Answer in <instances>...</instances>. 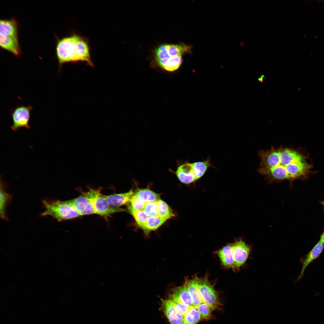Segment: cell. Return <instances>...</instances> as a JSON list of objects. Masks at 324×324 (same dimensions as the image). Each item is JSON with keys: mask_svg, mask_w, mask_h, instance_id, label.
I'll list each match as a JSON object with an SVG mask.
<instances>
[{"mask_svg": "<svg viewBox=\"0 0 324 324\" xmlns=\"http://www.w3.org/2000/svg\"><path fill=\"white\" fill-rule=\"evenodd\" d=\"M18 24L14 19L1 20L0 21V34L18 40Z\"/></svg>", "mask_w": 324, "mask_h": 324, "instance_id": "13", "label": "cell"}, {"mask_svg": "<svg viewBox=\"0 0 324 324\" xmlns=\"http://www.w3.org/2000/svg\"><path fill=\"white\" fill-rule=\"evenodd\" d=\"M172 301L173 302L175 308L178 312L183 316L187 313L190 307L183 303L178 302Z\"/></svg>", "mask_w": 324, "mask_h": 324, "instance_id": "30", "label": "cell"}, {"mask_svg": "<svg viewBox=\"0 0 324 324\" xmlns=\"http://www.w3.org/2000/svg\"><path fill=\"white\" fill-rule=\"evenodd\" d=\"M156 202L158 217L169 219L175 216L172 210L165 202L160 199Z\"/></svg>", "mask_w": 324, "mask_h": 324, "instance_id": "25", "label": "cell"}, {"mask_svg": "<svg viewBox=\"0 0 324 324\" xmlns=\"http://www.w3.org/2000/svg\"><path fill=\"white\" fill-rule=\"evenodd\" d=\"M319 241L324 243V231L321 236L320 238Z\"/></svg>", "mask_w": 324, "mask_h": 324, "instance_id": "31", "label": "cell"}, {"mask_svg": "<svg viewBox=\"0 0 324 324\" xmlns=\"http://www.w3.org/2000/svg\"><path fill=\"white\" fill-rule=\"evenodd\" d=\"M168 54V59L172 57L182 56L189 50V47L185 45L174 44H165Z\"/></svg>", "mask_w": 324, "mask_h": 324, "instance_id": "20", "label": "cell"}, {"mask_svg": "<svg viewBox=\"0 0 324 324\" xmlns=\"http://www.w3.org/2000/svg\"><path fill=\"white\" fill-rule=\"evenodd\" d=\"M201 280L196 276L193 278L185 279L184 285L191 297L193 307H195L204 302L199 293L198 287Z\"/></svg>", "mask_w": 324, "mask_h": 324, "instance_id": "11", "label": "cell"}, {"mask_svg": "<svg viewBox=\"0 0 324 324\" xmlns=\"http://www.w3.org/2000/svg\"><path fill=\"white\" fill-rule=\"evenodd\" d=\"M56 53L60 68L63 64L83 62L93 67L88 39L75 33L58 39Z\"/></svg>", "mask_w": 324, "mask_h": 324, "instance_id": "2", "label": "cell"}, {"mask_svg": "<svg viewBox=\"0 0 324 324\" xmlns=\"http://www.w3.org/2000/svg\"><path fill=\"white\" fill-rule=\"evenodd\" d=\"M143 210L149 217H158L156 201L146 202Z\"/></svg>", "mask_w": 324, "mask_h": 324, "instance_id": "29", "label": "cell"}, {"mask_svg": "<svg viewBox=\"0 0 324 324\" xmlns=\"http://www.w3.org/2000/svg\"><path fill=\"white\" fill-rule=\"evenodd\" d=\"M83 194L87 197L91 201L96 212V214L106 219L112 214L119 212L124 211L123 209L113 207L110 206L101 192V188L98 189L88 188Z\"/></svg>", "mask_w": 324, "mask_h": 324, "instance_id": "4", "label": "cell"}, {"mask_svg": "<svg viewBox=\"0 0 324 324\" xmlns=\"http://www.w3.org/2000/svg\"><path fill=\"white\" fill-rule=\"evenodd\" d=\"M0 45L2 49L18 56L21 52L18 40L0 34Z\"/></svg>", "mask_w": 324, "mask_h": 324, "instance_id": "17", "label": "cell"}, {"mask_svg": "<svg viewBox=\"0 0 324 324\" xmlns=\"http://www.w3.org/2000/svg\"><path fill=\"white\" fill-rule=\"evenodd\" d=\"M200 296L204 302L215 310L220 305L218 296L214 286L206 277L201 280L198 287Z\"/></svg>", "mask_w": 324, "mask_h": 324, "instance_id": "6", "label": "cell"}, {"mask_svg": "<svg viewBox=\"0 0 324 324\" xmlns=\"http://www.w3.org/2000/svg\"><path fill=\"white\" fill-rule=\"evenodd\" d=\"M195 170V176L196 181L201 178L211 165L209 160L202 161L192 163Z\"/></svg>", "mask_w": 324, "mask_h": 324, "instance_id": "24", "label": "cell"}, {"mask_svg": "<svg viewBox=\"0 0 324 324\" xmlns=\"http://www.w3.org/2000/svg\"><path fill=\"white\" fill-rule=\"evenodd\" d=\"M324 248V243L319 241L309 253L303 262L301 272L297 278V280H300L302 277L306 268L310 262L320 256Z\"/></svg>", "mask_w": 324, "mask_h": 324, "instance_id": "18", "label": "cell"}, {"mask_svg": "<svg viewBox=\"0 0 324 324\" xmlns=\"http://www.w3.org/2000/svg\"><path fill=\"white\" fill-rule=\"evenodd\" d=\"M134 195L132 190L124 193L116 194L109 195H104L109 204L116 208L128 203Z\"/></svg>", "mask_w": 324, "mask_h": 324, "instance_id": "16", "label": "cell"}, {"mask_svg": "<svg viewBox=\"0 0 324 324\" xmlns=\"http://www.w3.org/2000/svg\"><path fill=\"white\" fill-rule=\"evenodd\" d=\"M168 219L167 218L160 217H148L145 232L147 233L150 231L156 230Z\"/></svg>", "mask_w": 324, "mask_h": 324, "instance_id": "23", "label": "cell"}, {"mask_svg": "<svg viewBox=\"0 0 324 324\" xmlns=\"http://www.w3.org/2000/svg\"><path fill=\"white\" fill-rule=\"evenodd\" d=\"M168 299L183 303L188 306L193 307L191 297L184 285L176 287L172 290Z\"/></svg>", "mask_w": 324, "mask_h": 324, "instance_id": "12", "label": "cell"}, {"mask_svg": "<svg viewBox=\"0 0 324 324\" xmlns=\"http://www.w3.org/2000/svg\"><path fill=\"white\" fill-rule=\"evenodd\" d=\"M68 201L81 216L96 214L91 201L83 194Z\"/></svg>", "mask_w": 324, "mask_h": 324, "instance_id": "10", "label": "cell"}, {"mask_svg": "<svg viewBox=\"0 0 324 324\" xmlns=\"http://www.w3.org/2000/svg\"><path fill=\"white\" fill-rule=\"evenodd\" d=\"M45 210L41 216H50L58 221L72 219L80 215L68 200L43 199L42 201Z\"/></svg>", "mask_w": 324, "mask_h": 324, "instance_id": "3", "label": "cell"}, {"mask_svg": "<svg viewBox=\"0 0 324 324\" xmlns=\"http://www.w3.org/2000/svg\"><path fill=\"white\" fill-rule=\"evenodd\" d=\"M4 184L1 178L0 181V216L1 218L7 220L6 209L12 199V196L5 190Z\"/></svg>", "mask_w": 324, "mask_h": 324, "instance_id": "19", "label": "cell"}, {"mask_svg": "<svg viewBox=\"0 0 324 324\" xmlns=\"http://www.w3.org/2000/svg\"><path fill=\"white\" fill-rule=\"evenodd\" d=\"M201 319L197 309L194 307H191L184 316L183 324H196Z\"/></svg>", "mask_w": 324, "mask_h": 324, "instance_id": "22", "label": "cell"}, {"mask_svg": "<svg viewBox=\"0 0 324 324\" xmlns=\"http://www.w3.org/2000/svg\"><path fill=\"white\" fill-rule=\"evenodd\" d=\"M234 243L225 246L217 252L221 263L224 266L234 269L236 268L232 254Z\"/></svg>", "mask_w": 324, "mask_h": 324, "instance_id": "15", "label": "cell"}, {"mask_svg": "<svg viewBox=\"0 0 324 324\" xmlns=\"http://www.w3.org/2000/svg\"><path fill=\"white\" fill-rule=\"evenodd\" d=\"M258 155L257 171L269 182H292L307 178L312 173L313 165L308 154L301 149L272 146L260 150Z\"/></svg>", "mask_w": 324, "mask_h": 324, "instance_id": "1", "label": "cell"}, {"mask_svg": "<svg viewBox=\"0 0 324 324\" xmlns=\"http://www.w3.org/2000/svg\"><path fill=\"white\" fill-rule=\"evenodd\" d=\"M322 205H323V208H324V202H322Z\"/></svg>", "mask_w": 324, "mask_h": 324, "instance_id": "33", "label": "cell"}, {"mask_svg": "<svg viewBox=\"0 0 324 324\" xmlns=\"http://www.w3.org/2000/svg\"><path fill=\"white\" fill-rule=\"evenodd\" d=\"M153 63L162 70L172 72L177 70L182 62V56L173 57L169 59L153 60Z\"/></svg>", "mask_w": 324, "mask_h": 324, "instance_id": "14", "label": "cell"}, {"mask_svg": "<svg viewBox=\"0 0 324 324\" xmlns=\"http://www.w3.org/2000/svg\"><path fill=\"white\" fill-rule=\"evenodd\" d=\"M161 305V310L170 324H183L184 316L178 312L172 301L162 299Z\"/></svg>", "mask_w": 324, "mask_h": 324, "instance_id": "8", "label": "cell"}, {"mask_svg": "<svg viewBox=\"0 0 324 324\" xmlns=\"http://www.w3.org/2000/svg\"><path fill=\"white\" fill-rule=\"evenodd\" d=\"M174 173L183 184H189L196 181L192 163L187 162L179 164Z\"/></svg>", "mask_w": 324, "mask_h": 324, "instance_id": "9", "label": "cell"}, {"mask_svg": "<svg viewBox=\"0 0 324 324\" xmlns=\"http://www.w3.org/2000/svg\"><path fill=\"white\" fill-rule=\"evenodd\" d=\"M264 78V75H262L260 77H259L258 79V80L259 82H262L263 81V79Z\"/></svg>", "mask_w": 324, "mask_h": 324, "instance_id": "32", "label": "cell"}, {"mask_svg": "<svg viewBox=\"0 0 324 324\" xmlns=\"http://www.w3.org/2000/svg\"><path fill=\"white\" fill-rule=\"evenodd\" d=\"M135 194L147 202H156L160 199L158 194L147 189H138Z\"/></svg>", "mask_w": 324, "mask_h": 324, "instance_id": "21", "label": "cell"}, {"mask_svg": "<svg viewBox=\"0 0 324 324\" xmlns=\"http://www.w3.org/2000/svg\"><path fill=\"white\" fill-rule=\"evenodd\" d=\"M146 202L134 194L128 203V208L130 213L143 210Z\"/></svg>", "mask_w": 324, "mask_h": 324, "instance_id": "26", "label": "cell"}, {"mask_svg": "<svg viewBox=\"0 0 324 324\" xmlns=\"http://www.w3.org/2000/svg\"><path fill=\"white\" fill-rule=\"evenodd\" d=\"M32 110V106L28 105L27 106L22 105L17 106L11 110L10 112L13 124L10 126L11 129L15 131L22 128L30 129L29 123Z\"/></svg>", "mask_w": 324, "mask_h": 324, "instance_id": "5", "label": "cell"}, {"mask_svg": "<svg viewBox=\"0 0 324 324\" xmlns=\"http://www.w3.org/2000/svg\"><path fill=\"white\" fill-rule=\"evenodd\" d=\"M130 213L138 225L145 231L148 216L143 210L134 212Z\"/></svg>", "mask_w": 324, "mask_h": 324, "instance_id": "28", "label": "cell"}, {"mask_svg": "<svg viewBox=\"0 0 324 324\" xmlns=\"http://www.w3.org/2000/svg\"><path fill=\"white\" fill-rule=\"evenodd\" d=\"M194 307L199 313L202 319L207 320L211 318L212 312L213 310L208 304L202 302Z\"/></svg>", "mask_w": 324, "mask_h": 324, "instance_id": "27", "label": "cell"}, {"mask_svg": "<svg viewBox=\"0 0 324 324\" xmlns=\"http://www.w3.org/2000/svg\"><path fill=\"white\" fill-rule=\"evenodd\" d=\"M250 251V247L242 240L234 243L232 254L236 268H239L247 260Z\"/></svg>", "mask_w": 324, "mask_h": 324, "instance_id": "7", "label": "cell"}]
</instances>
